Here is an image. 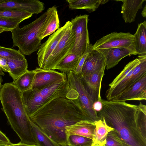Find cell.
Here are the masks:
<instances>
[{
    "instance_id": "1",
    "label": "cell",
    "mask_w": 146,
    "mask_h": 146,
    "mask_svg": "<svg viewBox=\"0 0 146 146\" xmlns=\"http://www.w3.org/2000/svg\"><path fill=\"white\" fill-rule=\"evenodd\" d=\"M102 110L97 112L113 128L124 146H146V106L125 101L102 99Z\"/></svg>"
},
{
    "instance_id": "2",
    "label": "cell",
    "mask_w": 146,
    "mask_h": 146,
    "mask_svg": "<svg viewBox=\"0 0 146 146\" xmlns=\"http://www.w3.org/2000/svg\"><path fill=\"white\" fill-rule=\"evenodd\" d=\"M30 118L44 133L61 146H68L66 127L89 120L80 108L67 96L50 102Z\"/></svg>"
},
{
    "instance_id": "3",
    "label": "cell",
    "mask_w": 146,
    "mask_h": 146,
    "mask_svg": "<svg viewBox=\"0 0 146 146\" xmlns=\"http://www.w3.org/2000/svg\"><path fill=\"white\" fill-rule=\"evenodd\" d=\"M2 110L11 127L22 144L37 145L34 137L31 120L22 100L21 92L12 82L6 83L0 88Z\"/></svg>"
},
{
    "instance_id": "4",
    "label": "cell",
    "mask_w": 146,
    "mask_h": 146,
    "mask_svg": "<svg viewBox=\"0 0 146 146\" xmlns=\"http://www.w3.org/2000/svg\"><path fill=\"white\" fill-rule=\"evenodd\" d=\"M56 7L48 8L39 17L30 23L20 28L18 26L11 31L13 47L17 46L24 55H30L38 50L41 45L39 35Z\"/></svg>"
},
{
    "instance_id": "5",
    "label": "cell",
    "mask_w": 146,
    "mask_h": 146,
    "mask_svg": "<svg viewBox=\"0 0 146 146\" xmlns=\"http://www.w3.org/2000/svg\"><path fill=\"white\" fill-rule=\"evenodd\" d=\"M68 90L67 79L60 80L40 90L21 92L28 115L30 117L40 108L55 99L66 97Z\"/></svg>"
},
{
    "instance_id": "6",
    "label": "cell",
    "mask_w": 146,
    "mask_h": 146,
    "mask_svg": "<svg viewBox=\"0 0 146 146\" xmlns=\"http://www.w3.org/2000/svg\"><path fill=\"white\" fill-rule=\"evenodd\" d=\"M66 75L69 85L67 97L80 108L89 120L95 121L99 119L93 109L92 100L86 88L82 74H77L70 71Z\"/></svg>"
},
{
    "instance_id": "7",
    "label": "cell",
    "mask_w": 146,
    "mask_h": 146,
    "mask_svg": "<svg viewBox=\"0 0 146 146\" xmlns=\"http://www.w3.org/2000/svg\"><path fill=\"white\" fill-rule=\"evenodd\" d=\"M89 15H80L71 19L72 29L75 33L73 46L70 53L82 57L89 47L90 42L88 29Z\"/></svg>"
},
{
    "instance_id": "8",
    "label": "cell",
    "mask_w": 146,
    "mask_h": 146,
    "mask_svg": "<svg viewBox=\"0 0 146 146\" xmlns=\"http://www.w3.org/2000/svg\"><path fill=\"white\" fill-rule=\"evenodd\" d=\"M75 36L71 24L51 54L43 69L54 70L56 65L70 53L74 44Z\"/></svg>"
},
{
    "instance_id": "9",
    "label": "cell",
    "mask_w": 146,
    "mask_h": 146,
    "mask_svg": "<svg viewBox=\"0 0 146 146\" xmlns=\"http://www.w3.org/2000/svg\"><path fill=\"white\" fill-rule=\"evenodd\" d=\"M134 41V35L129 33L114 32L98 40L92 45V49L98 50L112 48L123 47L136 52L135 49Z\"/></svg>"
},
{
    "instance_id": "10",
    "label": "cell",
    "mask_w": 146,
    "mask_h": 146,
    "mask_svg": "<svg viewBox=\"0 0 146 146\" xmlns=\"http://www.w3.org/2000/svg\"><path fill=\"white\" fill-rule=\"evenodd\" d=\"M71 24L70 21L66 22L63 26L59 28L46 42L41 44L37 53L38 62L40 68L42 69L58 43Z\"/></svg>"
},
{
    "instance_id": "11",
    "label": "cell",
    "mask_w": 146,
    "mask_h": 146,
    "mask_svg": "<svg viewBox=\"0 0 146 146\" xmlns=\"http://www.w3.org/2000/svg\"><path fill=\"white\" fill-rule=\"evenodd\" d=\"M30 90H40L60 80L67 79L66 73L54 70L44 69L37 67Z\"/></svg>"
},
{
    "instance_id": "12",
    "label": "cell",
    "mask_w": 146,
    "mask_h": 146,
    "mask_svg": "<svg viewBox=\"0 0 146 146\" xmlns=\"http://www.w3.org/2000/svg\"><path fill=\"white\" fill-rule=\"evenodd\" d=\"M44 9V3L38 0H6L0 3V9L21 10L32 14H38Z\"/></svg>"
},
{
    "instance_id": "13",
    "label": "cell",
    "mask_w": 146,
    "mask_h": 146,
    "mask_svg": "<svg viewBox=\"0 0 146 146\" xmlns=\"http://www.w3.org/2000/svg\"><path fill=\"white\" fill-rule=\"evenodd\" d=\"M146 100V74L112 101Z\"/></svg>"
},
{
    "instance_id": "14",
    "label": "cell",
    "mask_w": 146,
    "mask_h": 146,
    "mask_svg": "<svg viewBox=\"0 0 146 146\" xmlns=\"http://www.w3.org/2000/svg\"><path fill=\"white\" fill-rule=\"evenodd\" d=\"M92 44L82 67L83 76L91 74L106 67L104 56L98 50L92 49Z\"/></svg>"
},
{
    "instance_id": "15",
    "label": "cell",
    "mask_w": 146,
    "mask_h": 146,
    "mask_svg": "<svg viewBox=\"0 0 146 146\" xmlns=\"http://www.w3.org/2000/svg\"><path fill=\"white\" fill-rule=\"evenodd\" d=\"M104 56L105 60L106 69L108 70L116 66L123 58L137 53L123 47L112 48L98 50Z\"/></svg>"
},
{
    "instance_id": "16",
    "label": "cell",
    "mask_w": 146,
    "mask_h": 146,
    "mask_svg": "<svg viewBox=\"0 0 146 146\" xmlns=\"http://www.w3.org/2000/svg\"><path fill=\"white\" fill-rule=\"evenodd\" d=\"M106 68L89 75L83 76L86 88L90 94L93 104L101 101V89L102 80Z\"/></svg>"
},
{
    "instance_id": "17",
    "label": "cell",
    "mask_w": 146,
    "mask_h": 146,
    "mask_svg": "<svg viewBox=\"0 0 146 146\" xmlns=\"http://www.w3.org/2000/svg\"><path fill=\"white\" fill-rule=\"evenodd\" d=\"M96 127L94 121L82 120L66 127V133L68 135H76L92 139Z\"/></svg>"
},
{
    "instance_id": "18",
    "label": "cell",
    "mask_w": 146,
    "mask_h": 146,
    "mask_svg": "<svg viewBox=\"0 0 146 146\" xmlns=\"http://www.w3.org/2000/svg\"><path fill=\"white\" fill-rule=\"evenodd\" d=\"M122 2L121 13L125 23H131L135 21L139 9L143 8L144 0H116Z\"/></svg>"
},
{
    "instance_id": "19",
    "label": "cell",
    "mask_w": 146,
    "mask_h": 146,
    "mask_svg": "<svg viewBox=\"0 0 146 146\" xmlns=\"http://www.w3.org/2000/svg\"><path fill=\"white\" fill-rule=\"evenodd\" d=\"M94 122L96 127L91 146H105L108 134L114 129L107 124L103 118Z\"/></svg>"
},
{
    "instance_id": "20",
    "label": "cell",
    "mask_w": 146,
    "mask_h": 146,
    "mask_svg": "<svg viewBox=\"0 0 146 146\" xmlns=\"http://www.w3.org/2000/svg\"><path fill=\"white\" fill-rule=\"evenodd\" d=\"M135 51L138 56L146 55V21L138 24L137 31L134 35Z\"/></svg>"
},
{
    "instance_id": "21",
    "label": "cell",
    "mask_w": 146,
    "mask_h": 146,
    "mask_svg": "<svg viewBox=\"0 0 146 146\" xmlns=\"http://www.w3.org/2000/svg\"><path fill=\"white\" fill-rule=\"evenodd\" d=\"M82 57L74 54L69 53L56 65L54 70L57 69L66 74L70 71L74 72Z\"/></svg>"
},
{
    "instance_id": "22",
    "label": "cell",
    "mask_w": 146,
    "mask_h": 146,
    "mask_svg": "<svg viewBox=\"0 0 146 146\" xmlns=\"http://www.w3.org/2000/svg\"><path fill=\"white\" fill-rule=\"evenodd\" d=\"M7 60L10 69L9 73L13 78V82L28 70V64L26 58L19 60L7 59Z\"/></svg>"
},
{
    "instance_id": "23",
    "label": "cell",
    "mask_w": 146,
    "mask_h": 146,
    "mask_svg": "<svg viewBox=\"0 0 146 146\" xmlns=\"http://www.w3.org/2000/svg\"><path fill=\"white\" fill-rule=\"evenodd\" d=\"M69 9L71 10L84 9L91 13L95 11L100 5H102V0H66Z\"/></svg>"
},
{
    "instance_id": "24",
    "label": "cell",
    "mask_w": 146,
    "mask_h": 146,
    "mask_svg": "<svg viewBox=\"0 0 146 146\" xmlns=\"http://www.w3.org/2000/svg\"><path fill=\"white\" fill-rule=\"evenodd\" d=\"M60 22L56 7L49 20L42 29L38 38L41 40L44 37L53 33L59 27Z\"/></svg>"
},
{
    "instance_id": "25",
    "label": "cell",
    "mask_w": 146,
    "mask_h": 146,
    "mask_svg": "<svg viewBox=\"0 0 146 146\" xmlns=\"http://www.w3.org/2000/svg\"><path fill=\"white\" fill-rule=\"evenodd\" d=\"M35 70H28L20 76L15 82L12 83L21 92H24L31 89L35 75Z\"/></svg>"
},
{
    "instance_id": "26",
    "label": "cell",
    "mask_w": 146,
    "mask_h": 146,
    "mask_svg": "<svg viewBox=\"0 0 146 146\" xmlns=\"http://www.w3.org/2000/svg\"><path fill=\"white\" fill-rule=\"evenodd\" d=\"M33 134L37 146H61L54 141L31 121Z\"/></svg>"
},
{
    "instance_id": "27",
    "label": "cell",
    "mask_w": 146,
    "mask_h": 146,
    "mask_svg": "<svg viewBox=\"0 0 146 146\" xmlns=\"http://www.w3.org/2000/svg\"><path fill=\"white\" fill-rule=\"evenodd\" d=\"M33 14L21 10L0 9V17L22 21L32 16Z\"/></svg>"
},
{
    "instance_id": "28",
    "label": "cell",
    "mask_w": 146,
    "mask_h": 146,
    "mask_svg": "<svg viewBox=\"0 0 146 146\" xmlns=\"http://www.w3.org/2000/svg\"><path fill=\"white\" fill-rule=\"evenodd\" d=\"M138 57L140 63L133 70L128 88L146 74V55Z\"/></svg>"
},
{
    "instance_id": "29",
    "label": "cell",
    "mask_w": 146,
    "mask_h": 146,
    "mask_svg": "<svg viewBox=\"0 0 146 146\" xmlns=\"http://www.w3.org/2000/svg\"><path fill=\"white\" fill-rule=\"evenodd\" d=\"M140 63V60L139 58H136L129 62L124 67L122 71L109 84L110 87L112 88L115 87L134 68Z\"/></svg>"
},
{
    "instance_id": "30",
    "label": "cell",
    "mask_w": 146,
    "mask_h": 146,
    "mask_svg": "<svg viewBox=\"0 0 146 146\" xmlns=\"http://www.w3.org/2000/svg\"><path fill=\"white\" fill-rule=\"evenodd\" d=\"M67 136L68 146H89L92 142L91 139L78 135H70Z\"/></svg>"
},
{
    "instance_id": "31",
    "label": "cell",
    "mask_w": 146,
    "mask_h": 146,
    "mask_svg": "<svg viewBox=\"0 0 146 146\" xmlns=\"http://www.w3.org/2000/svg\"><path fill=\"white\" fill-rule=\"evenodd\" d=\"M0 57L6 59L19 60L25 58L19 50L0 46Z\"/></svg>"
},
{
    "instance_id": "32",
    "label": "cell",
    "mask_w": 146,
    "mask_h": 146,
    "mask_svg": "<svg viewBox=\"0 0 146 146\" xmlns=\"http://www.w3.org/2000/svg\"><path fill=\"white\" fill-rule=\"evenodd\" d=\"M105 146H124L120 138L113 131L109 132L106 139Z\"/></svg>"
},
{
    "instance_id": "33",
    "label": "cell",
    "mask_w": 146,
    "mask_h": 146,
    "mask_svg": "<svg viewBox=\"0 0 146 146\" xmlns=\"http://www.w3.org/2000/svg\"><path fill=\"white\" fill-rule=\"evenodd\" d=\"M21 22L20 21L0 17V27L5 29L8 31H11L19 26Z\"/></svg>"
},
{
    "instance_id": "34",
    "label": "cell",
    "mask_w": 146,
    "mask_h": 146,
    "mask_svg": "<svg viewBox=\"0 0 146 146\" xmlns=\"http://www.w3.org/2000/svg\"><path fill=\"white\" fill-rule=\"evenodd\" d=\"M91 44H90L89 48L82 56L78 63L77 67L74 71L73 72L75 74H82V67L85 59L89 52Z\"/></svg>"
},
{
    "instance_id": "35",
    "label": "cell",
    "mask_w": 146,
    "mask_h": 146,
    "mask_svg": "<svg viewBox=\"0 0 146 146\" xmlns=\"http://www.w3.org/2000/svg\"><path fill=\"white\" fill-rule=\"evenodd\" d=\"M0 68L3 71L9 73L10 72V69L6 58L0 57Z\"/></svg>"
},
{
    "instance_id": "36",
    "label": "cell",
    "mask_w": 146,
    "mask_h": 146,
    "mask_svg": "<svg viewBox=\"0 0 146 146\" xmlns=\"http://www.w3.org/2000/svg\"><path fill=\"white\" fill-rule=\"evenodd\" d=\"M94 110L97 113L100 111L102 107V104L101 101H97L94 102L93 104Z\"/></svg>"
},
{
    "instance_id": "37",
    "label": "cell",
    "mask_w": 146,
    "mask_h": 146,
    "mask_svg": "<svg viewBox=\"0 0 146 146\" xmlns=\"http://www.w3.org/2000/svg\"><path fill=\"white\" fill-rule=\"evenodd\" d=\"M0 141L5 144H10L11 143L9 139L0 130Z\"/></svg>"
},
{
    "instance_id": "38",
    "label": "cell",
    "mask_w": 146,
    "mask_h": 146,
    "mask_svg": "<svg viewBox=\"0 0 146 146\" xmlns=\"http://www.w3.org/2000/svg\"><path fill=\"white\" fill-rule=\"evenodd\" d=\"M10 146H37V145H29L23 144L20 143V142L15 144L11 143Z\"/></svg>"
},
{
    "instance_id": "39",
    "label": "cell",
    "mask_w": 146,
    "mask_h": 146,
    "mask_svg": "<svg viewBox=\"0 0 146 146\" xmlns=\"http://www.w3.org/2000/svg\"><path fill=\"white\" fill-rule=\"evenodd\" d=\"M146 5H145L144 7L143 8V9L142 10L141 13V14L142 16L145 17H146Z\"/></svg>"
},
{
    "instance_id": "40",
    "label": "cell",
    "mask_w": 146,
    "mask_h": 146,
    "mask_svg": "<svg viewBox=\"0 0 146 146\" xmlns=\"http://www.w3.org/2000/svg\"><path fill=\"white\" fill-rule=\"evenodd\" d=\"M5 75V73L3 72V70L0 68V76H4Z\"/></svg>"
},
{
    "instance_id": "41",
    "label": "cell",
    "mask_w": 146,
    "mask_h": 146,
    "mask_svg": "<svg viewBox=\"0 0 146 146\" xmlns=\"http://www.w3.org/2000/svg\"><path fill=\"white\" fill-rule=\"evenodd\" d=\"M3 80L2 78V77L1 76H0V88L2 85L1 83L3 82Z\"/></svg>"
},
{
    "instance_id": "42",
    "label": "cell",
    "mask_w": 146,
    "mask_h": 146,
    "mask_svg": "<svg viewBox=\"0 0 146 146\" xmlns=\"http://www.w3.org/2000/svg\"><path fill=\"white\" fill-rule=\"evenodd\" d=\"M10 144L4 143L0 145V146H10Z\"/></svg>"
},
{
    "instance_id": "43",
    "label": "cell",
    "mask_w": 146,
    "mask_h": 146,
    "mask_svg": "<svg viewBox=\"0 0 146 146\" xmlns=\"http://www.w3.org/2000/svg\"><path fill=\"white\" fill-rule=\"evenodd\" d=\"M6 0H0V3H2L4 2Z\"/></svg>"
},
{
    "instance_id": "44",
    "label": "cell",
    "mask_w": 146,
    "mask_h": 146,
    "mask_svg": "<svg viewBox=\"0 0 146 146\" xmlns=\"http://www.w3.org/2000/svg\"><path fill=\"white\" fill-rule=\"evenodd\" d=\"M5 143H3V142H2V141H0V145L1 144H4Z\"/></svg>"
},
{
    "instance_id": "45",
    "label": "cell",
    "mask_w": 146,
    "mask_h": 146,
    "mask_svg": "<svg viewBox=\"0 0 146 146\" xmlns=\"http://www.w3.org/2000/svg\"><path fill=\"white\" fill-rule=\"evenodd\" d=\"M89 146H91V145H89Z\"/></svg>"
},
{
    "instance_id": "46",
    "label": "cell",
    "mask_w": 146,
    "mask_h": 146,
    "mask_svg": "<svg viewBox=\"0 0 146 146\" xmlns=\"http://www.w3.org/2000/svg\"></svg>"
}]
</instances>
